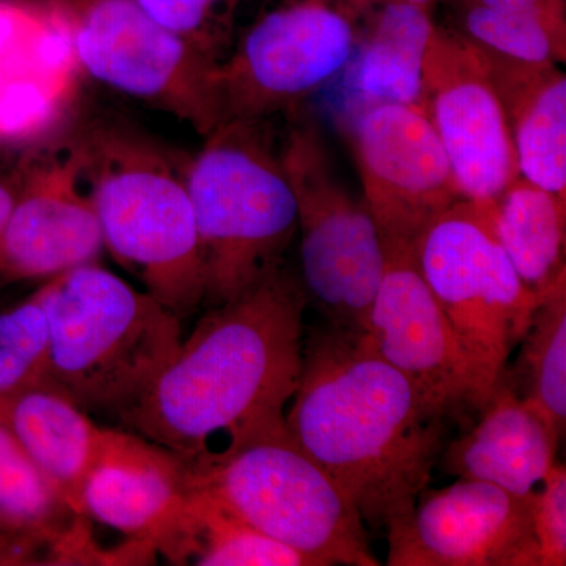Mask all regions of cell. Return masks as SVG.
Instances as JSON below:
<instances>
[{
  "mask_svg": "<svg viewBox=\"0 0 566 566\" xmlns=\"http://www.w3.org/2000/svg\"><path fill=\"white\" fill-rule=\"evenodd\" d=\"M307 305L283 263L210 307L122 422L186 463L210 455L218 438L227 449L282 430L300 385Z\"/></svg>",
  "mask_w": 566,
  "mask_h": 566,
  "instance_id": "cell-1",
  "label": "cell"
},
{
  "mask_svg": "<svg viewBox=\"0 0 566 566\" xmlns=\"http://www.w3.org/2000/svg\"><path fill=\"white\" fill-rule=\"evenodd\" d=\"M285 427L356 506L387 532L415 509L447 444V419L363 333L329 326L304 337Z\"/></svg>",
  "mask_w": 566,
  "mask_h": 566,
  "instance_id": "cell-2",
  "label": "cell"
},
{
  "mask_svg": "<svg viewBox=\"0 0 566 566\" xmlns=\"http://www.w3.org/2000/svg\"><path fill=\"white\" fill-rule=\"evenodd\" d=\"M102 226L104 248L145 292L188 318L205 303L188 161L148 134L118 123L88 126L73 140Z\"/></svg>",
  "mask_w": 566,
  "mask_h": 566,
  "instance_id": "cell-3",
  "label": "cell"
},
{
  "mask_svg": "<svg viewBox=\"0 0 566 566\" xmlns=\"http://www.w3.org/2000/svg\"><path fill=\"white\" fill-rule=\"evenodd\" d=\"M39 293L52 386L85 412L120 419L180 349L181 319L96 263L48 279Z\"/></svg>",
  "mask_w": 566,
  "mask_h": 566,
  "instance_id": "cell-4",
  "label": "cell"
},
{
  "mask_svg": "<svg viewBox=\"0 0 566 566\" xmlns=\"http://www.w3.org/2000/svg\"><path fill=\"white\" fill-rule=\"evenodd\" d=\"M205 274V303L243 294L283 264L297 207L268 120H232L205 136L188 163Z\"/></svg>",
  "mask_w": 566,
  "mask_h": 566,
  "instance_id": "cell-5",
  "label": "cell"
},
{
  "mask_svg": "<svg viewBox=\"0 0 566 566\" xmlns=\"http://www.w3.org/2000/svg\"><path fill=\"white\" fill-rule=\"evenodd\" d=\"M188 485L316 566L379 565L356 506L286 427L188 463Z\"/></svg>",
  "mask_w": 566,
  "mask_h": 566,
  "instance_id": "cell-6",
  "label": "cell"
},
{
  "mask_svg": "<svg viewBox=\"0 0 566 566\" xmlns=\"http://www.w3.org/2000/svg\"><path fill=\"white\" fill-rule=\"evenodd\" d=\"M416 260L471 365L476 415L542 297L524 285L479 207L460 200L417 240Z\"/></svg>",
  "mask_w": 566,
  "mask_h": 566,
  "instance_id": "cell-7",
  "label": "cell"
},
{
  "mask_svg": "<svg viewBox=\"0 0 566 566\" xmlns=\"http://www.w3.org/2000/svg\"><path fill=\"white\" fill-rule=\"evenodd\" d=\"M281 156L296 199L300 281L307 304L329 326L364 333L386 271L374 218L335 174L314 120L290 126Z\"/></svg>",
  "mask_w": 566,
  "mask_h": 566,
  "instance_id": "cell-8",
  "label": "cell"
},
{
  "mask_svg": "<svg viewBox=\"0 0 566 566\" xmlns=\"http://www.w3.org/2000/svg\"><path fill=\"white\" fill-rule=\"evenodd\" d=\"M360 0H294L253 22L216 63L211 98L218 126L268 120L346 70L359 43Z\"/></svg>",
  "mask_w": 566,
  "mask_h": 566,
  "instance_id": "cell-9",
  "label": "cell"
},
{
  "mask_svg": "<svg viewBox=\"0 0 566 566\" xmlns=\"http://www.w3.org/2000/svg\"><path fill=\"white\" fill-rule=\"evenodd\" d=\"M82 69L115 91L151 104L207 136L218 126L216 62L151 20L136 0H61Z\"/></svg>",
  "mask_w": 566,
  "mask_h": 566,
  "instance_id": "cell-10",
  "label": "cell"
},
{
  "mask_svg": "<svg viewBox=\"0 0 566 566\" xmlns=\"http://www.w3.org/2000/svg\"><path fill=\"white\" fill-rule=\"evenodd\" d=\"M352 144L364 203L385 252L415 251L424 230L463 200L452 166L422 107L360 106Z\"/></svg>",
  "mask_w": 566,
  "mask_h": 566,
  "instance_id": "cell-11",
  "label": "cell"
},
{
  "mask_svg": "<svg viewBox=\"0 0 566 566\" xmlns=\"http://www.w3.org/2000/svg\"><path fill=\"white\" fill-rule=\"evenodd\" d=\"M422 109L463 200L491 202L520 177L512 133L482 50L460 31L434 25L424 51Z\"/></svg>",
  "mask_w": 566,
  "mask_h": 566,
  "instance_id": "cell-12",
  "label": "cell"
},
{
  "mask_svg": "<svg viewBox=\"0 0 566 566\" xmlns=\"http://www.w3.org/2000/svg\"><path fill=\"white\" fill-rule=\"evenodd\" d=\"M535 491L520 495L469 479L441 490L424 488L412 512L386 532V564L539 566Z\"/></svg>",
  "mask_w": 566,
  "mask_h": 566,
  "instance_id": "cell-13",
  "label": "cell"
},
{
  "mask_svg": "<svg viewBox=\"0 0 566 566\" xmlns=\"http://www.w3.org/2000/svg\"><path fill=\"white\" fill-rule=\"evenodd\" d=\"M364 338L449 420L476 415L471 365L420 274L415 251L386 253V271Z\"/></svg>",
  "mask_w": 566,
  "mask_h": 566,
  "instance_id": "cell-14",
  "label": "cell"
},
{
  "mask_svg": "<svg viewBox=\"0 0 566 566\" xmlns=\"http://www.w3.org/2000/svg\"><path fill=\"white\" fill-rule=\"evenodd\" d=\"M102 226L70 144L63 158L25 155L20 196L0 232V281L51 279L96 263Z\"/></svg>",
  "mask_w": 566,
  "mask_h": 566,
  "instance_id": "cell-15",
  "label": "cell"
},
{
  "mask_svg": "<svg viewBox=\"0 0 566 566\" xmlns=\"http://www.w3.org/2000/svg\"><path fill=\"white\" fill-rule=\"evenodd\" d=\"M84 512L175 564L189 560L188 463L142 436L111 430L85 483Z\"/></svg>",
  "mask_w": 566,
  "mask_h": 566,
  "instance_id": "cell-16",
  "label": "cell"
},
{
  "mask_svg": "<svg viewBox=\"0 0 566 566\" xmlns=\"http://www.w3.org/2000/svg\"><path fill=\"white\" fill-rule=\"evenodd\" d=\"M562 436L504 378L495 382L479 422L442 450V469L520 495L534 493L554 464Z\"/></svg>",
  "mask_w": 566,
  "mask_h": 566,
  "instance_id": "cell-17",
  "label": "cell"
},
{
  "mask_svg": "<svg viewBox=\"0 0 566 566\" xmlns=\"http://www.w3.org/2000/svg\"><path fill=\"white\" fill-rule=\"evenodd\" d=\"M0 424L50 479L74 515L85 516V483L106 452L109 428L93 423L88 412L51 385L0 397Z\"/></svg>",
  "mask_w": 566,
  "mask_h": 566,
  "instance_id": "cell-18",
  "label": "cell"
},
{
  "mask_svg": "<svg viewBox=\"0 0 566 566\" xmlns=\"http://www.w3.org/2000/svg\"><path fill=\"white\" fill-rule=\"evenodd\" d=\"M480 50L504 107L521 177L566 203L564 71L557 63L521 62Z\"/></svg>",
  "mask_w": 566,
  "mask_h": 566,
  "instance_id": "cell-19",
  "label": "cell"
},
{
  "mask_svg": "<svg viewBox=\"0 0 566 566\" xmlns=\"http://www.w3.org/2000/svg\"><path fill=\"white\" fill-rule=\"evenodd\" d=\"M434 25L430 11L408 0L379 3L368 28L360 32L345 81L363 106L422 107L424 51Z\"/></svg>",
  "mask_w": 566,
  "mask_h": 566,
  "instance_id": "cell-20",
  "label": "cell"
},
{
  "mask_svg": "<svg viewBox=\"0 0 566 566\" xmlns=\"http://www.w3.org/2000/svg\"><path fill=\"white\" fill-rule=\"evenodd\" d=\"M476 207L531 292L543 300L566 286V203L520 175L501 196Z\"/></svg>",
  "mask_w": 566,
  "mask_h": 566,
  "instance_id": "cell-21",
  "label": "cell"
},
{
  "mask_svg": "<svg viewBox=\"0 0 566 566\" xmlns=\"http://www.w3.org/2000/svg\"><path fill=\"white\" fill-rule=\"evenodd\" d=\"M65 17L52 18L31 0H0V148L18 147L39 136L43 52L61 35Z\"/></svg>",
  "mask_w": 566,
  "mask_h": 566,
  "instance_id": "cell-22",
  "label": "cell"
},
{
  "mask_svg": "<svg viewBox=\"0 0 566 566\" xmlns=\"http://www.w3.org/2000/svg\"><path fill=\"white\" fill-rule=\"evenodd\" d=\"M517 349L515 363L506 365L501 378L509 382L517 397L545 417L558 434L564 436L566 286L543 297Z\"/></svg>",
  "mask_w": 566,
  "mask_h": 566,
  "instance_id": "cell-23",
  "label": "cell"
},
{
  "mask_svg": "<svg viewBox=\"0 0 566 566\" xmlns=\"http://www.w3.org/2000/svg\"><path fill=\"white\" fill-rule=\"evenodd\" d=\"M80 520L20 442L0 424V527L46 543L54 564L55 547Z\"/></svg>",
  "mask_w": 566,
  "mask_h": 566,
  "instance_id": "cell-24",
  "label": "cell"
},
{
  "mask_svg": "<svg viewBox=\"0 0 566 566\" xmlns=\"http://www.w3.org/2000/svg\"><path fill=\"white\" fill-rule=\"evenodd\" d=\"M189 560L200 566H316L300 551L227 515L189 488Z\"/></svg>",
  "mask_w": 566,
  "mask_h": 566,
  "instance_id": "cell-25",
  "label": "cell"
},
{
  "mask_svg": "<svg viewBox=\"0 0 566 566\" xmlns=\"http://www.w3.org/2000/svg\"><path fill=\"white\" fill-rule=\"evenodd\" d=\"M50 324L39 290L0 312V397L51 385Z\"/></svg>",
  "mask_w": 566,
  "mask_h": 566,
  "instance_id": "cell-26",
  "label": "cell"
},
{
  "mask_svg": "<svg viewBox=\"0 0 566 566\" xmlns=\"http://www.w3.org/2000/svg\"><path fill=\"white\" fill-rule=\"evenodd\" d=\"M461 33L483 50L528 63L566 62V41L528 14L461 0Z\"/></svg>",
  "mask_w": 566,
  "mask_h": 566,
  "instance_id": "cell-27",
  "label": "cell"
},
{
  "mask_svg": "<svg viewBox=\"0 0 566 566\" xmlns=\"http://www.w3.org/2000/svg\"><path fill=\"white\" fill-rule=\"evenodd\" d=\"M164 29L218 63L229 31V14L237 0H136Z\"/></svg>",
  "mask_w": 566,
  "mask_h": 566,
  "instance_id": "cell-28",
  "label": "cell"
},
{
  "mask_svg": "<svg viewBox=\"0 0 566 566\" xmlns=\"http://www.w3.org/2000/svg\"><path fill=\"white\" fill-rule=\"evenodd\" d=\"M535 491L534 536L539 566L566 565V469L556 463Z\"/></svg>",
  "mask_w": 566,
  "mask_h": 566,
  "instance_id": "cell-29",
  "label": "cell"
},
{
  "mask_svg": "<svg viewBox=\"0 0 566 566\" xmlns=\"http://www.w3.org/2000/svg\"><path fill=\"white\" fill-rule=\"evenodd\" d=\"M491 9L528 14L566 41V0H475Z\"/></svg>",
  "mask_w": 566,
  "mask_h": 566,
  "instance_id": "cell-30",
  "label": "cell"
},
{
  "mask_svg": "<svg viewBox=\"0 0 566 566\" xmlns=\"http://www.w3.org/2000/svg\"><path fill=\"white\" fill-rule=\"evenodd\" d=\"M46 549L51 547L40 539L0 528V566L46 565Z\"/></svg>",
  "mask_w": 566,
  "mask_h": 566,
  "instance_id": "cell-31",
  "label": "cell"
},
{
  "mask_svg": "<svg viewBox=\"0 0 566 566\" xmlns=\"http://www.w3.org/2000/svg\"><path fill=\"white\" fill-rule=\"evenodd\" d=\"M28 155V153H25ZM25 156L13 164L0 161V232L9 219L24 178Z\"/></svg>",
  "mask_w": 566,
  "mask_h": 566,
  "instance_id": "cell-32",
  "label": "cell"
},
{
  "mask_svg": "<svg viewBox=\"0 0 566 566\" xmlns=\"http://www.w3.org/2000/svg\"><path fill=\"white\" fill-rule=\"evenodd\" d=\"M408 2L416 3V6L430 11L431 7L436 6V3L442 2V0H408Z\"/></svg>",
  "mask_w": 566,
  "mask_h": 566,
  "instance_id": "cell-33",
  "label": "cell"
},
{
  "mask_svg": "<svg viewBox=\"0 0 566 566\" xmlns=\"http://www.w3.org/2000/svg\"><path fill=\"white\" fill-rule=\"evenodd\" d=\"M0 528H2V531H7V528H3V527H0ZM10 532H11V531H10ZM21 535H22V534H21ZM32 538H33V536H32Z\"/></svg>",
  "mask_w": 566,
  "mask_h": 566,
  "instance_id": "cell-34",
  "label": "cell"
},
{
  "mask_svg": "<svg viewBox=\"0 0 566 566\" xmlns=\"http://www.w3.org/2000/svg\"><path fill=\"white\" fill-rule=\"evenodd\" d=\"M0 283H3L2 281H0Z\"/></svg>",
  "mask_w": 566,
  "mask_h": 566,
  "instance_id": "cell-35",
  "label": "cell"
}]
</instances>
